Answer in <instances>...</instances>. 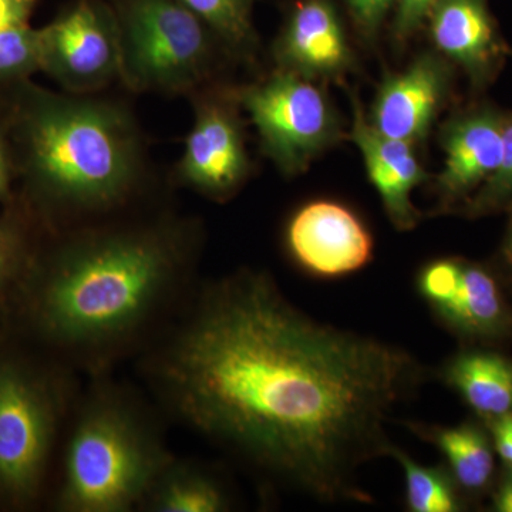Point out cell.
<instances>
[{
  "label": "cell",
  "mask_w": 512,
  "mask_h": 512,
  "mask_svg": "<svg viewBox=\"0 0 512 512\" xmlns=\"http://www.w3.org/2000/svg\"><path fill=\"white\" fill-rule=\"evenodd\" d=\"M138 356L185 426L328 504L373 503L359 471L390 457L387 423L427 377L409 350L318 322L252 269L195 286Z\"/></svg>",
  "instance_id": "1"
},
{
  "label": "cell",
  "mask_w": 512,
  "mask_h": 512,
  "mask_svg": "<svg viewBox=\"0 0 512 512\" xmlns=\"http://www.w3.org/2000/svg\"><path fill=\"white\" fill-rule=\"evenodd\" d=\"M195 234L173 218L77 225L30 258L8 299L19 328L77 376L107 375L140 355L194 291Z\"/></svg>",
  "instance_id": "2"
},
{
  "label": "cell",
  "mask_w": 512,
  "mask_h": 512,
  "mask_svg": "<svg viewBox=\"0 0 512 512\" xmlns=\"http://www.w3.org/2000/svg\"><path fill=\"white\" fill-rule=\"evenodd\" d=\"M29 94L20 131L37 202L76 227L123 207L141 174L133 119L107 101Z\"/></svg>",
  "instance_id": "3"
},
{
  "label": "cell",
  "mask_w": 512,
  "mask_h": 512,
  "mask_svg": "<svg viewBox=\"0 0 512 512\" xmlns=\"http://www.w3.org/2000/svg\"><path fill=\"white\" fill-rule=\"evenodd\" d=\"M90 379L92 383L74 403L56 508L63 512L140 510L174 456L136 393L109 373Z\"/></svg>",
  "instance_id": "4"
},
{
  "label": "cell",
  "mask_w": 512,
  "mask_h": 512,
  "mask_svg": "<svg viewBox=\"0 0 512 512\" xmlns=\"http://www.w3.org/2000/svg\"><path fill=\"white\" fill-rule=\"evenodd\" d=\"M76 373L0 339V504L30 507L45 484Z\"/></svg>",
  "instance_id": "5"
},
{
  "label": "cell",
  "mask_w": 512,
  "mask_h": 512,
  "mask_svg": "<svg viewBox=\"0 0 512 512\" xmlns=\"http://www.w3.org/2000/svg\"><path fill=\"white\" fill-rule=\"evenodd\" d=\"M120 79L134 92L184 93L210 69L215 33L178 0H110Z\"/></svg>",
  "instance_id": "6"
},
{
  "label": "cell",
  "mask_w": 512,
  "mask_h": 512,
  "mask_svg": "<svg viewBox=\"0 0 512 512\" xmlns=\"http://www.w3.org/2000/svg\"><path fill=\"white\" fill-rule=\"evenodd\" d=\"M261 138L262 150L285 175L302 174L342 137V126L312 79L279 69L238 94Z\"/></svg>",
  "instance_id": "7"
},
{
  "label": "cell",
  "mask_w": 512,
  "mask_h": 512,
  "mask_svg": "<svg viewBox=\"0 0 512 512\" xmlns=\"http://www.w3.org/2000/svg\"><path fill=\"white\" fill-rule=\"evenodd\" d=\"M417 291L461 345L500 348L512 342V292L493 264L434 259L420 269Z\"/></svg>",
  "instance_id": "8"
},
{
  "label": "cell",
  "mask_w": 512,
  "mask_h": 512,
  "mask_svg": "<svg viewBox=\"0 0 512 512\" xmlns=\"http://www.w3.org/2000/svg\"><path fill=\"white\" fill-rule=\"evenodd\" d=\"M42 70L70 93L97 92L120 77L116 13L101 0H77L42 29Z\"/></svg>",
  "instance_id": "9"
},
{
  "label": "cell",
  "mask_w": 512,
  "mask_h": 512,
  "mask_svg": "<svg viewBox=\"0 0 512 512\" xmlns=\"http://www.w3.org/2000/svg\"><path fill=\"white\" fill-rule=\"evenodd\" d=\"M286 245L296 264L322 279L342 278L373 258V237L365 222L340 202H308L286 229Z\"/></svg>",
  "instance_id": "10"
},
{
  "label": "cell",
  "mask_w": 512,
  "mask_h": 512,
  "mask_svg": "<svg viewBox=\"0 0 512 512\" xmlns=\"http://www.w3.org/2000/svg\"><path fill=\"white\" fill-rule=\"evenodd\" d=\"M505 113L490 104L461 111L441 130L444 165L437 175L440 211H460L497 171Z\"/></svg>",
  "instance_id": "11"
},
{
  "label": "cell",
  "mask_w": 512,
  "mask_h": 512,
  "mask_svg": "<svg viewBox=\"0 0 512 512\" xmlns=\"http://www.w3.org/2000/svg\"><path fill=\"white\" fill-rule=\"evenodd\" d=\"M248 174L247 150L235 110L220 99L198 101L178 167L181 181L214 200H227Z\"/></svg>",
  "instance_id": "12"
},
{
  "label": "cell",
  "mask_w": 512,
  "mask_h": 512,
  "mask_svg": "<svg viewBox=\"0 0 512 512\" xmlns=\"http://www.w3.org/2000/svg\"><path fill=\"white\" fill-rule=\"evenodd\" d=\"M451 80L453 67L447 59L439 52L423 53L403 72L386 77L367 120L383 136L414 146L429 134Z\"/></svg>",
  "instance_id": "13"
},
{
  "label": "cell",
  "mask_w": 512,
  "mask_h": 512,
  "mask_svg": "<svg viewBox=\"0 0 512 512\" xmlns=\"http://www.w3.org/2000/svg\"><path fill=\"white\" fill-rule=\"evenodd\" d=\"M279 69L308 79H339L353 67V53L333 0L293 2L275 45Z\"/></svg>",
  "instance_id": "14"
},
{
  "label": "cell",
  "mask_w": 512,
  "mask_h": 512,
  "mask_svg": "<svg viewBox=\"0 0 512 512\" xmlns=\"http://www.w3.org/2000/svg\"><path fill=\"white\" fill-rule=\"evenodd\" d=\"M426 26L437 52L463 69L474 87L493 82L508 47L487 0H434Z\"/></svg>",
  "instance_id": "15"
},
{
  "label": "cell",
  "mask_w": 512,
  "mask_h": 512,
  "mask_svg": "<svg viewBox=\"0 0 512 512\" xmlns=\"http://www.w3.org/2000/svg\"><path fill=\"white\" fill-rule=\"evenodd\" d=\"M352 104L350 138L362 154L367 175L379 192L384 211L397 231H412L421 220L412 194L427 180V173L412 144L383 136L366 119L356 97Z\"/></svg>",
  "instance_id": "16"
},
{
  "label": "cell",
  "mask_w": 512,
  "mask_h": 512,
  "mask_svg": "<svg viewBox=\"0 0 512 512\" xmlns=\"http://www.w3.org/2000/svg\"><path fill=\"white\" fill-rule=\"evenodd\" d=\"M441 382L481 421L512 414V357L491 346H463L440 367Z\"/></svg>",
  "instance_id": "17"
},
{
  "label": "cell",
  "mask_w": 512,
  "mask_h": 512,
  "mask_svg": "<svg viewBox=\"0 0 512 512\" xmlns=\"http://www.w3.org/2000/svg\"><path fill=\"white\" fill-rule=\"evenodd\" d=\"M406 424L420 440L439 448L447 470L470 503L490 495L498 473L497 454L483 421L476 417L457 426Z\"/></svg>",
  "instance_id": "18"
},
{
  "label": "cell",
  "mask_w": 512,
  "mask_h": 512,
  "mask_svg": "<svg viewBox=\"0 0 512 512\" xmlns=\"http://www.w3.org/2000/svg\"><path fill=\"white\" fill-rule=\"evenodd\" d=\"M231 500L224 484L207 468L173 458L157 478L140 510L153 512H224Z\"/></svg>",
  "instance_id": "19"
},
{
  "label": "cell",
  "mask_w": 512,
  "mask_h": 512,
  "mask_svg": "<svg viewBox=\"0 0 512 512\" xmlns=\"http://www.w3.org/2000/svg\"><path fill=\"white\" fill-rule=\"evenodd\" d=\"M390 457L403 468L406 504L412 512L466 511L467 500L446 466L429 467L417 463L402 448L392 447Z\"/></svg>",
  "instance_id": "20"
},
{
  "label": "cell",
  "mask_w": 512,
  "mask_h": 512,
  "mask_svg": "<svg viewBox=\"0 0 512 512\" xmlns=\"http://www.w3.org/2000/svg\"><path fill=\"white\" fill-rule=\"evenodd\" d=\"M210 26L215 36L237 52L255 45L252 13L256 0H178Z\"/></svg>",
  "instance_id": "21"
},
{
  "label": "cell",
  "mask_w": 512,
  "mask_h": 512,
  "mask_svg": "<svg viewBox=\"0 0 512 512\" xmlns=\"http://www.w3.org/2000/svg\"><path fill=\"white\" fill-rule=\"evenodd\" d=\"M512 204V113H505L503 154L493 177L466 202L461 212L468 218H480L507 210Z\"/></svg>",
  "instance_id": "22"
},
{
  "label": "cell",
  "mask_w": 512,
  "mask_h": 512,
  "mask_svg": "<svg viewBox=\"0 0 512 512\" xmlns=\"http://www.w3.org/2000/svg\"><path fill=\"white\" fill-rule=\"evenodd\" d=\"M42 29H0V79H19L42 70Z\"/></svg>",
  "instance_id": "23"
},
{
  "label": "cell",
  "mask_w": 512,
  "mask_h": 512,
  "mask_svg": "<svg viewBox=\"0 0 512 512\" xmlns=\"http://www.w3.org/2000/svg\"><path fill=\"white\" fill-rule=\"evenodd\" d=\"M30 258L19 225L10 220L0 221V303L8 302Z\"/></svg>",
  "instance_id": "24"
},
{
  "label": "cell",
  "mask_w": 512,
  "mask_h": 512,
  "mask_svg": "<svg viewBox=\"0 0 512 512\" xmlns=\"http://www.w3.org/2000/svg\"><path fill=\"white\" fill-rule=\"evenodd\" d=\"M353 25L366 39H373L393 13L394 0H343Z\"/></svg>",
  "instance_id": "25"
},
{
  "label": "cell",
  "mask_w": 512,
  "mask_h": 512,
  "mask_svg": "<svg viewBox=\"0 0 512 512\" xmlns=\"http://www.w3.org/2000/svg\"><path fill=\"white\" fill-rule=\"evenodd\" d=\"M434 0H394L393 35L406 42L426 26Z\"/></svg>",
  "instance_id": "26"
},
{
  "label": "cell",
  "mask_w": 512,
  "mask_h": 512,
  "mask_svg": "<svg viewBox=\"0 0 512 512\" xmlns=\"http://www.w3.org/2000/svg\"><path fill=\"white\" fill-rule=\"evenodd\" d=\"M490 433L495 454L504 466L512 467V414L483 421Z\"/></svg>",
  "instance_id": "27"
},
{
  "label": "cell",
  "mask_w": 512,
  "mask_h": 512,
  "mask_svg": "<svg viewBox=\"0 0 512 512\" xmlns=\"http://www.w3.org/2000/svg\"><path fill=\"white\" fill-rule=\"evenodd\" d=\"M39 0H0V29L28 25Z\"/></svg>",
  "instance_id": "28"
},
{
  "label": "cell",
  "mask_w": 512,
  "mask_h": 512,
  "mask_svg": "<svg viewBox=\"0 0 512 512\" xmlns=\"http://www.w3.org/2000/svg\"><path fill=\"white\" fill-rule=\"evenodd\" d=\"M491 510L512 512V467L501 464L490 491Z\"/></svg>",
  "instance_id": "29"
},
{
  "label": "cell",
  "mask_w": 512,
  "mask_h": 512,
  "mask_svg": "<svg viewBox=\"0 0 512 512\" xmlns=\"http://www.w3.org/2000/svg\"><path fill=\"white\" fill-rule=\"evenodd\" d=\"M507 211L510 212L507 231H505L503 242H501V247L498 249L497 256H495L493 266L512 292V204L507 208Z\"/></svg>",
  "instance_id": "30"
},
{
  "label": "cell",
  "mask_w": 512,
  "mask_h": 512,
  "mask_svg": "<svg viewBox=\"0 0 512 512\" xmlns=\"http://www.w3.org/2000/svg\"><path fill=\"white\" fill-rule=\"evenodd\" d=\"M9 190V164L6 157V150L0 138V201L6 197Z\"/></svg>",
  "instance_id": "31"
}]
</instances>
